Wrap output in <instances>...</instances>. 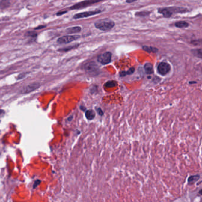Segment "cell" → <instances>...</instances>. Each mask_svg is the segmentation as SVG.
I'll return each instance as SVG.
<instances>
[{"instance_id": "obj_10", "label": "cell", "mask_w": 202, "mask_h": 202, "mask_svg": "<svg viewBox=\"0 0 202 202\" xmlns=\"http://www.w3.org/2000/svg\"><path fill=\"white\" fill-rule=\"evenodd\" d=\"M81 31V27L79 26H75L72 27H69L67 28L66 32L68 34H74L78 33Z\"/></svg>"}, {"instance_id": "obj_11", "label": "cell", "mask_w": 202, "mask_h": 202, "mask_svg": "<svg viewBox=\"0 0 202 202\" xmlns=\"http://www.w3.org/2000/svg\"><path fill=\"white\" fill-rule=\"evenodd\" d=\"M25 36L27 37H30V38H31L32 39L36 40V39L38 36V34H37V32L35 31V30L27 31L25 32Z\"/></svg>"}, {"instance_id": "obj_27", "label": "cell", "mask_w": 202, "mask_h": 202, "mask_svg": "<svg viewBox=\"0 0 202 202\" xmlns=\"http://www.w3.org/2000/svg\"><path fill=\"white\" fill-rule=\"evenodd\" d=\"M136 1V0H127L126 2H129V3H130V2H134V1Z\"/></svg>"}, {"instance_id": "obj_23", "label": "cell", "mask_w": 202, "mask_h": 202, "mask_svg": "<svg viewBox=\"0 0 202 202\" xmlns=\"http://www.w3.org/2000/svg\"><path fill=\"white\" fill-rule=\"evenodd\" d=\"M28 74V73H22L20 74V75H19L18 76H17V79H23L25 77L26 75Z\"/></svg>"}, {"instance_id": "obj_15", "label": "cell", "mask_w": 202, "mask_h": 202, "mask_svg": "<svg viewBox=\"0 0 202 202\" xmlns=\"http://www.w3.org/2000/svg\"><path fill=\"white\" fill-rule=\"evenodd\" d=\"M144 69L147 74H152L153 73V66L150 63H147L144 66Z\"/></svg>"}, {"instance_id": "obj_22", "label": "cell", "mask_w": 202, "mask_h": 202, "mask_svg": "<svg viewBox=\"0 0 202 202\" xmlns=\"http://www.w3.org/2000/svg\"><path fill=\"white\" fill-rule=\"evenodd\" d=\"M47 27L46 25H40L35 28H34V30H42V29H43L45 28H46Z\"/></svg>"}, {"instance_id": "obj_8", "label": "cell", "mask_w": 202, "mask_h": 202, "mask_svg": "<svg viewBox=\"0 0 202 202\" xmlns=\"http://www.w3.org/2000/svg\"><path fill=\"white\" fill-rule=\"evenodd\" d=\"M40 87V84L39 82H34L31 83L30 84L27 85L26 87H25L22 91V93L24 94H27L30 92H32L37 88H39Z\"/></svg>"}, {"instance_id": "obj_12", "label": "cell", "mask_w": 202, "mask_h": 202, "mask_svg": "<svg viewBox=\"0 0 202 202\" xmlns=\"http://www.w3.org/2000/svg\"><path fill=\"white\" fill-rule=\"evenodd\" d=\"M79 46V44H76V45H71V46H67V47L60 48L58 50V51L60 52H68V51H71V50H73L74 49L77 48Z\"/></svg>"}, {"instance_id": "obj_26", "label": "cell", "mask_w": 202, "mask_h": 202, "mask_svg": "<svg viewBox=\"0 0 202 202\" xmlns=\"http://www.w3.org/2000/svg\"><path fill=\"white\" fill-rule=\"evenodd\" d=\"M5 114V111L3 110H0V117L4 116Z\"/></svg>"}, {"instance_id": "obj_4", "label": "cell", "mask_w": 202, "mask_h": 202, "mask_svg": "<svg viewBox=\"0 0 202 202\" xmlns=\"http://www.w3.org/2000/svg\"><path fill=\"white\" fill-rule=\"evenodd\" d=\"M80 38V36L78 34L75 35H65L63 36L62 37H60L58 39L56 42L59 45H62V44H67L71 43L72 42L76 41V40L79 39Z\"/></svg>"}, {"instance_id": "obj_24", "label": "cell", "mask_w": 202, "mask_h": 202, "mask_svg": "<svg viewBox=\"0 0 202 202\" xmlns=\"http://www.w3.org/2000/svg\"><path fill=\"white\" fill-rule=\"evenodd\" d=\"M41 183V181L40 180H37L35 182H34V185H33V188L34 189H35V188H36L37 186H38V185L40 184Z\"/></svg>"}, {"instance_id": "obj_21", "label": "cell", "mask_w": 202, "mask_h": 202, "mask_svg": "<svg viewBox=\"0 0 202 202\" xmlns=\"http://www.w3.org/2000/svg\"><path fill=\"white\" fill-rule=\"evenodd\" d=\"M67 12H68L67 10H61V11H58L56 13V16H61L66 14Z\"/></svg>"}, {"instance_id": "obj_17", "label": "cell", "mask_w": 202, "mask_h": 202, "mask_svg": "<svg viewBox=\"0 0 202 202\" xmlns=\"http://www.w3.org/2000/svg\"><path fill=\"white\" fill-rule=\"evenodd\" d=\"M135 71V68H130L127 71H123L120 73V76H127V75H131Z\"/></svg>"}, {"instance_id": "obj_18", "label": "cell", "mask_w": 202, "mask_h": 202, "mask_svg": "<svg viewBox=\"0 0 202 202\" xmlns=\"http://www.w3.org/2000/svg\"><path fill=\"white\" fill-rule=\"evenodd\" d=\"M175 25L177 27H178V28H186L189 26V24L185 22H183V21H181V22H177L176 24H175Z\"/></svg>"}, {"instance_id": "obj_16", "label": "cell", "mask_w": 202, "mask_h": 202, "mask_svg": "<svg viewBox=\"0 0 202 202\" xmlns=\"http://www.w3.org/2000/svg\"><path fill=\"white\" fill-rule=\"evenodd\" d=\"M200 178V176L199 175H195V176H192L189 178L188 179V183L189 184H193L195 182H196Z\"/></svg>"}, {"instance_id": "obj_13", "label": "cell", "mask_w": 202, "mask_h": 202, "mask_svg": "<svg viewBox=\"0 0 202 202\" xmlns=\"http://www.w3.org/2000/svg\"><path fill=\"white\" fill-rule=\"evenodd\" d=\"M85 115L86 118L88 120H93L95 117L96 113H95V112L93 110H87L85 111Z\"/></svg>"}, {"instance_id": "obj_9", "label": "cell", "mask_w": 202, "mask_h": 202, "mask_svg": "<svg viewBox=\"0 0 202 202\" xmlns=\"http://www.w3.org/2000/svg\"><path fill=\"white\" fill-rule=\"evenodd\" d=\"M97 67L96 66V65L95 64L89 63V64H87L85 66V70L88 73H94L95 71H97Z\"/></svg>"}, {"instance_id": "obj_20", "label": "cell", "mask_w": 202, "mask_h": 202, "mask_svg": "<svg viewBox=\"0 0 202 202\" xmlns=\"http://www.w3.org/2000/svg\"><path fill=\"white\" fill-rule=\"evenodd\" d=\"M117 85V83L114 81H108L107 82L105 83V86L107 88H112V87H114Z\"/></svg>"}, {"instance_id": "obj_6", "label": "cell", "mask_w": 202, "mask_h": 202, "mask_svg": "<svg viewBox=\"0 0 202 202\" xmlns=\"http://www.w3.org/2000/svg\"><path fill=\"white\" fill-rule=\"evenodd\" d=\"M111 60V53L110 52H105L103 54L100 55L97 57V61L102 65L109 64Z\"/></svg>"}, {"instance_id": "obj_1", "label": "cell", "mask_w": 202, "mask_h": 202, "mask_svg": "<svg viewBox=\"0 0 202 202\" xmlns=\"http://www.w3.org/2000/svg\"><path fill=\"white\" fill-rule=\"evenodd\" d=\"M95 26L97 28L100 30L107 31L110 30L114 26V23L108 19L100 20L95 23Z\"/></svg>"}, {"instance_id": "obj_19", "label": "cell", "mask_w": 202, "mask_h": 202, "mask_svg": "<svg viewBox=\"0 0 202 202\" xmlns=\"http://www.w3.org/2000/svg\"><path fill=\"white\" fill-rule=\"evenodd\" d=\"M143 49L144 51L149 52V53H150V52L155 53L158 51V49L156 48H153V47H151V46H143Z\"/></svg>"}, {"instance_id": "obj_25", "label": "cell", "mask_w": 202, "mask_h": 202, "mask_svg": "<svg viewBox=\"0 0 202 202\" xmlns=\"http://www.w3.org/2000/svg\"><path fill=\"white\" fill-rule=\"evenodd\" d=\"M97 111L99 112V115H100V116H102V115H103V112H102V110H101L100 108H97Z\"/></svg>"}, {"instance_id": "obj_14", "label": "cell", "mask_w": 202, "mask_h": 202, "mask_svg": "<svg viewBox=\"0 0 202 202\" xmlns=\"http://www.w3.org/2000/svg\"><path fill=\"white\" fill-rule=\"evenodd\" d=\"M11 2L10 0H1L0 1V8L2 10L6 9L10 6Z\"/></svg>"}, {"instance_id": "obj_5", "label": "cell", "mask_w": 202, "mask_h": 202, "mask_svg": "<svg viewBox=\"0 0 202 202\" xmlns=\"http://www.w3.org/2000/svg\"><path fill=\"white\" fill-rule=\"evenodd\" d=\"M101 12V10H94V11H90L80 13H78V14H75L73 17V19L76 20V19H79L86 18V17H88L97 14L99 13H100Z\"/></svg>"}, {"instance_id": "obj_7", "label": "cell", "mask_w": 202, "mask_h": 202, "mask_svg": "<svg viewBox=\"0 0 202 202\" xmlns=\"http://www.w3.org/2000/svg\"><path fill=\"white\" fill-rule=\"evenodd\" d=\"M170 65L166 62H161L158 66V72L162 76L167 75L170 71Z\"/></svg>"}, {"instance_id": "obj_2", "label": "cell", "mask_w": 202, "mask_h": 202, "mask_svg": "<svg viewBox=\"0 0 202 202\" xmlns=\"http://www.w3.org/2000/svg\"><path fill=\"white\" fill-rule=\"evenodd\" d=\"M102 0H86L82 2H79L78 3H76L73 5L72 7L69 8V10H79L82 9L85 7H87L88 6H90L94 4H96L98 2H100Z\"/></svg>"}, {"instance_id": "obj_3", "label": "cell", "mask_w": 202, "mask_h": 202, "mask_svg": "<svg viewBox=\"0 0 202 202\" xmlns=\"http://www.w3.org/2000/svg\"><path fill=\"white\" fill-rule=\"evenodd\" d=\"M158 12L163 14L165 17H170L172 16L173 13H183L184 12L183 8H175V7H169L160 8L158 10Z\"/></svg>"}]
</instances>
